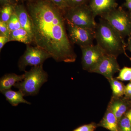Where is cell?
Returning <instances> with one entry per match:
<instances>
[{"mask_svg":"<svg viewBox=\"0 0 131 131\" xmlns=\"http://www.w3.org/2000/svg\"><path fill=\"white\" fill-rule=\"evenodd\" d=\"M26 8L32 21L36 46L57 62H75L77 56L67 33L63 11L45 0H30Z\"/></svg>","mask_w":131,"mask_h":131,"instance_id":"cell-1","label":"cell"},{"mask_svg":"<svg viewBox=\"0 0 131 131\" xmlns=\"http://www.w3.org/2000/svg\"><path fill=\"white\" fill-rule=\"evenodd\" d=\"M95 39L97 44L106 54L118 57L126 52V43L124 38L106 20L100 19L95 29Z\"/></svg>","mask_w":131,"mask_h":131,"instance_id":"cell-2","label":"cell"},{"mask_svg":"<svg viewBox=\"0 0 131 131\" xmlns=\"http://www.w3.org/2000/svg\"><path fill=\"white\" fill-rule=\"evenodd\" d=\"M25 72L24 80L16 83L14 87L21 91L24 96L36 95L48 81V74L44 70L43 65L34 66L29 71Z\"/></svg>","mask_w":131,"mask_h":131,"instance_id":"cell-3","label":"cell"},{"mask_svg":"<svg viewBox=\"0 0 131 131\" xmlns=\"http://www.w3.org/2000/svg\"><path fill=\"white\" fill-rule=\"evenodd\" d=\"M66 21L77 26L95 30L97 23L89 5H84L64 10Z\"/></svg>","mask_w":131,"mask_h":131,"instance_id":"cell-4","label":"cell"},{"mask_svg":"<svg viewBox=\"0 0 131 131\" xmlns=\"http://www.w3.org/2000/svg\"><path fill=\"white\" fill-rule=\"evenodd\" d=\"M124 38L131 35V20L129 13L121 7L101 16Z\"/></svg>","mask_w":131,"mask_h":131,"instance_id":"cell-5","label":"cell"},{"mask_svg":"<svg viewBox=\"0 0 131 131\" xmlns=\"http://www.w3.org/2000/svg\"><path fill=\"white\" fill-rule=\"evenodd\" d=\"M50 58V56L40 47L27 45L25 52L19 59L18 66L20 70L25 71L27 66L43 65L44 62Z\"/></svg>","mask_w":131,"mask_h":131,"instance_id":"cell-6","label":"cell"},{"mask_svg":"<svg viewBox=\"0 0 131 131\" xmlns=\"http://www.w3.org/2000/svg\"><path fill=\"white\" fill-rule=\"evenodd\" d=\"M68 35L72 44L80 47L93 45L95 39V30L82 28L66 22Z\"/></svg>","mask_w":131,"mask_h":131,"instance_id":"cell-7","label":"cell"},{"mask_svg":"<svg viewBox=\"0 0 131 131\" xmlns=\"http://www.w3.org/2000/svg\"><path fill=\"white\" fill-rule=\"evenodd\" d=\"M80 48L82 52L83 69L90 73L106 54L97 44Z\"/></svg>","mask_w":131,"mask_h":131,"instance_id":"cell-8","label":"cell"},{"mask_svg":"<svg viewBox=\"0 0 131 131\" xmlns=\"http://www.w3.org/2000/svg\"><path fill=\"white\" fill-rule=\"evenodd\" d=\"M120 70L117 58L106 54L90 73L102 75L108 81L113 78L115 74Z\"/></svg>","mask_w":131,"mask_h":131,"instance_id":"cell-9","label":"cell"},{"mask_svg":"<svg viewBox=\"0 0 131 131\" xmlns=\"http://www.w3.org/2000/svg\"><path fill=\"white\" fill-rule=\"evenodd\" d=\"M125 96L114 97L112 96L107 108L110 109L117 118L118 121L122 118L130 108L131 101Z\"/></svg>","mask_w":131,"mask_h":131,"instance_id":"cell-10","label":"cell"},{"mask_svg":"<svg viewBox=\"0 0 131 131\" xmlns=\"http://www.w3.org/2000/svg\"><path fill=\"white\" fill-rule=\"evenodd\" d=\"M88 5L95 16H101L118 6L116 0H90Z\"/></svg>","mask_w":131,"mask_h":131,"instance_id":"cell-11","label":"cell"},{"mask_svg":"<svg viewBox=\"0 0 131 131\" xmlns=\"http://www.w3.org/2000/svg\"><path fill=\"white\" fill-rule=\"evenodd\" d=\"M14 9L21 28L26 30L33 39L32 22L26 8L23 4L19 3L15 6Z\"/></svg>","mask_w":131,"mask_h":131,"instance_id":"cell-12","label":"cell"},{"mask_svg":"<svg viewBox=\"0 0 131 131\" xmlns=\"http://www.w3.org/2000/svg\"><path fill=\"white\" fill-rule=\"evenodd\" d=\"M98 125V126L110 131H119L118 121L113 113L107 108L103 118Z\"/></svg>","mask_w":131,"mask_h":131,"instance_id":"cell-13","label":"cell"},{"mask_svg":"<svg viewBox=\"0 0 131 131\" xmlns=\"http://www.w3.org/2000/svg\"><path fill=\"white\" fill-rule=\"evenodd\" d=\"M25 75H18L15 73L6 74L1 78L0 80V91L1 92L11 89L17 83L24 80Z\"/></svg>","mask_w":131,"mask_h":131,"instance_id":"cell-14","label":"cell"},{"mask_svg":"<svg viewBox=\"0 0 131 131\" xmlns=\"http://www.w3.org/2000/svg\"><path fill=\"white\" fill-rule=\"evenodd\" d=\"M1 93L5 96L6 100L13 106H16L21 103L31 105L30 102L24 99V94L20 90L16 91L9 89L4 90Z\"/></svg>","mask_w":131,"mask_h":131,"instance_id":"cell-15","label":"cell"},{"mask_svg":"<svg viewBox=\"0 0 131 131\" xmlns=\"http://www.w3.org/2000/svg\"><path fill=\"white\" fill-rule=\"evenodd\" d=\"M10 41H17L27 45L33 42V38L24 28H21L10 32L9 37Z\"/></svg>","mask_w":131,"mask_h":131,"instance_id":"cell-16","label":"cell"},{"mask_svg":"<svg viewBox=\"0 0 131 131\" xmlns=\"http://www.w3.org/2000/svg\"><path fill=\"white\" fill-rule=\"evenodd\" d=\"M112 91V96L114 97H121L125 95L126 86L122 82L116 78L108 80Z\"/></svg>","mask_w":131,"mask_h":131,"instance_id":"cell-17","label":"cell"},{"mask_svg":"<svg viewBox=\"0 0 131 131\" xmlns=\"http://www.w3.org/2000/svg\"><path fill=\"white\" fill-rule=\"evenodd\" d=\"M14 6L5 5L1 6L0 9V20L7 23L15 12Z\"/></svg>","mask_w":131,"mask_h":131,"instance_id":"cell-18","label":"cell"},{"mask_svg":"<svg viewBox=\"0 0 131 131\" xmlns=\"http://www.w3.org/2000/svg\"><path fill=\"white\" fill-rule=\"evenodd\" d=\"M116 78L121 81L131 82V67L124 66L120 69Z\"/></svg>","mask_w":131,"mask_h":131,"instance_id":"cell-19","label":"cell"},{"mask_svg":"<svg viewBox=\"0 0 131 131\" xmlns=\"http://www.w3.org/2000/svg\"><path fill=\"white\" fill-rule=\"evenodd\" d=\"M7 23L10 32L21 28L19 19L15 12Z\"/></svg>","mask_w":131,"mask_h":131,"instance_id":"cell-20","label":"cell"},{"mask_svg":"<svg viewBox=\"0 0 131 131\" xmlns=\"http://www.w3.org/2000/svg\"><path fill=\"white\" fill-rule=\"evenodd\" d=\"M119 131H131V123L129 120L124 115L118 121Z\"/></svg>","mask_w":131,"mask_h":131,"instance_id":"cell-21","label":"cell"},{"mask_svg":"<svg viewBox=\"0 0 131 131\" xmlns=\"http://www.w3.org/2000/svg\"><path fill=\"white\" fill-rule=\"evenodd\" d=\"M90 0H66V7L73 8L87 5Z\"/></svg>","mask_w":131,"mask_h":131,"instance_id":"cell-22","label":"cell"},{"mask_svg":"<svg viewBox=\"0 0 131 131\" xmlns=\"http://www.w3.org/2000/svg\"><path fill=\"white\" fill-rule=\"evenodd\" d=\"M98 127V124L93 122L78 127L73 131H94Z\"/></svg>","mask_w":131,"mask_h":131,"instance_id":"cell-23","label":"cell"},{"mask_svg":"<svg viewBox=\"0 0 131 131\" xmlns=\"http://www.w3.org/2000/svg\"><path fill=\"white\" fill-rule=\"evenodd\" d=\"M10 32L8 29L7 23L0 20V34H2L9 38Z\"/></svg>","mask_w":131,"mask_h":131,"instance_id":"cell-24","label":"cell"},{"mask_svg":"<svg viewBox=\"0 0 131 131\" xmlns=\"http://www.w3.org/2000/svg\"><path fill=\"white\" fill-rule=\"evenodd\" d=\"M54 4L63 11L67 8L66 0H45Z\"/></svg>","mask_w":131,"mask_h":131,"instance_id":"cell-25","label":"cell"},{"mask_svg":"<svg viewBox=\"0 0 131 131\" xmlns=\"http://www.w3.org/2000/svg\"><path fill=\"white\" fill-rule=\"evenodd\" d=\"M19 0H0L1 6L5 5H12L15 6L19 3Z\"/></svg>","mask_w":131,"mask_h":131,"instance_id":"cell-26","label":"cell"},{"mask_svg":"<svg viewBox=\"0 0 131 131\" xmlns=\"http://www.w3.org/2000/svg\"><path fill=\"white\" fill-rule=\"evenodd\" d=\"M9 42V38L2 34H0V51L4 47L5 45Z\"/></svg>","mask_w":131,"mask_h":131,"instance_id":"cell-27","label":"cell"},{"mask_svg":"<svg viewBox=\"0 0 131 131\" xmlns=\"http://www.w3.org/2000/svg\"><path fill=\"white\" fill-rule=\"evenodd\" d=\"M125 2L123 4L124 7L126 8L129 11H131V0H125Z\"/></svg>","mask_w":131,"mask_h":131,"instance_id":"cell-28","label":"cell"},{"mask_svg":"<svg viewBox=\"0 0 131 131\" xmlns=\"http://www.w3.org/2000/svg\"><path fill=\"white\" fill-rule=\"evenodd\" d=\"M126 49L131 52V35L128 38V41L126 43Z\"/></svg>","mask_w":131,"mask_h":131,"instance_id":"cell-29","label":"cell"},{"mask_svg":"<svg viewBox=\"0 0 131 131\" xmlns=\"http://www.w3.org/2000/svg\"><path fill=\"white\" fill-rule=\"evenodd\" d=\"M125 115L128 118L131 123V108L126 113Z\"/></svg>","mask_w":131,"mask_h":131,"instance_id":"cell-30","label":"cell"},{"mask_svg":"<svg viewBox=\"0 0 131 131\" xmlns=\"http://www.w3.org/2000/svg\"><path fill=\"white\" fill-rule=\"evenodd\" d=\"M126 88L130 89H131V82H130L129 83L127 84L126 86Z\"/></svg>","mask_w":131,"mask_h":131,"instance_id":"cell-31","label":"cell"},{"mask_svg":"<svg viewBox=\"0 0 131 131\" xmlns=\"http://www.w3.org/2000/svg\"><path fill=\"white\" fill-rule=\"evenodd\" d=\"M30 0H19V1L21 2H28L29 1H30Z\"/></svg>","mask_w":131,"mask_h":131,"instance_id":"cell-32","label":"cell"},{"mask_svg":"<svg viewBox=\"0 0 131 131\" xmlns=\"http://www.w3.org/2000/svg\"><path fill=\"white\" fill-rule=\"evenodd\" d=\"M128 13H129V16H130V18L131 20V11H129Z\"/></svg>","mask_w":131,"mask_h":131,"instance_id":"cell-33","label":"cell"},{"mask_svg":"<svg viewBox=\"0 0 131 131\" xmlns=\"http://www.w3.org/2000/svg\"></svg>","mask_w":131,"mask_h":131,"instance_id":"cell-34","label":"cell"}]
</instances>
